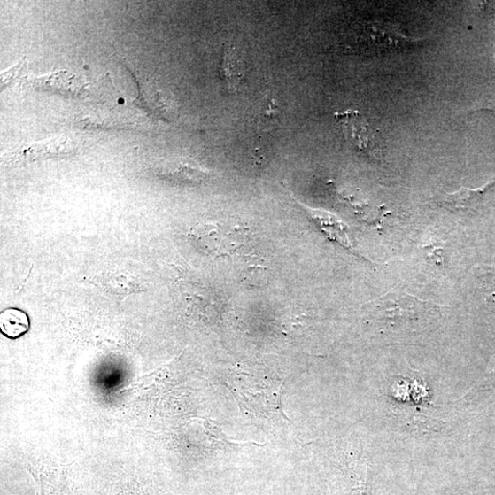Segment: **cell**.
Masks as SVG:
<instances>
[{"label": "cell", "mask_w": 495, "mask_h": 495, "mask_svg": "<svg viewBox=\"0 0 495 495\" xmlns=\"http://www.w3.org/2000/svg\"><path fill=\"white\" fill-rule=\"evenodd\" d=\"M495 201V178L478 189L462 188L454 193L442 195L437 203L452 213L476 215Z\"/></svg>", "instance_id": "obj_3"}, {"label": "cell", "mask_w": 495, "mask_h": 495, "mask_svg": "<svg viewBox=\"0 0 495 495\" xmlns=\"http://www.w3.org/2000/svg\"><path fill=\"white\" fill-rule=\"evenodd\" d=\"M303 207L330 240L340 244L350 251L354 250L349 228L340 218L323 210H318V208H312L307 205H303Z\"/></svg>", "instance_id": "obj_5"}, {"label": "cell", "mask_w": 495, "mask_h": 495, "mask_svg": "<svg viewBox=\"0 0 495 495\" xmlns=\"http://www.w3.org/2000/svg\"><path fill=\"white\" fill-rule=\"evenodd\" d=\"M448 306L393 290L368 304L370 319L382 331L413 332L430 325Z\"/></svg>", "instance_id": "obj_1"}, {"label": "cell", "mask_w": 495, "mask_h": 495, "mask_svg": "<svg viewBox=\"0 0 495 495\" xmlns=\"http://www.w3.org/2000/svg\"><path fill=\"white\" fill-rule=\"evenodd\" d=\"M424 251L427 255V258L430 260V262L434 266L439 267L445 265V257H446L445 249L439 246L431 245V246H427Z\"/></svg>", "instance_id": "obj_9"}, {"label": "cell", "mask_w": 495, "mask_h": 495, "mask_svg": "<svg viewBox=\"0 0 495 495\" xmlns=\"http://www.w3.org/2000/svg\"><path fill=\"white\" fill-rule=\"evenodd\" d=\"M336 117L341 119L351 143L360 151L377 159L381 151L377 145L375 130L369 122L356 112L337 114Z\"/></svg>", "instance_id": "obj_4"}, {"label": "cell", "mask_w": 495, "mask_h": 495, "mask_svg": "<svg viewBox=\"0 0 495 495\" xmlns=\"http://www.w3.org/2000/svg\"><path fill=\"white\" fill-rule=\"evenodd\" d=\"M71 148L63 138L56 139L41 144H35L31 148L25 150L24 153L32 159L40 158H50V156H59L69 152Z\"/></svg>", "instance_id": "obj_8"}, {"label": "cell", "mask_w": 495, "mask_h": 495, "mask_svg": "<svg viewBox=\"0 0 495 495\" xmlns=\"http://www.w3.org/2000/svg\"><path fill=\"white\" fill-rule=\"evenodd\" d=\"M30 329V320L25 312L17 308H8L0 315V329L10 338H17Z\"/></svg>", "instance_id": "obj_6"}, {"label": "cell", "mask_w": 495, "mask_h": 495, "mask_svg": "<svg viewBox=\"0 0 495 495\" xmlns=\"http://www.w3.org/2000/svg\"><path fill=\"white\" fill-rule=\"evenodd\" d=\"M220 73L228 89H236L242 80L243 66L233 51L226 50L220 64Z\"/></svg>", "instance_id": "obj_7"}, {"label": "cell", "mask_w": 495, "mask_h": 495, "mask_svg": "<svg viewBox=\"0 0 495 495\" xmlns=\"http://www.w3.org/2000/svg\"><path fill=\"white\" fill-rule=\"evenodd\" d=\"M488 111L492 112H495V110H488Z\"/></svg>", "instance_id": "obj_11"}, {"label": "cell", "mask_w": 495, "mask_h": 495, "mask_svg": "<svg viewBox=\"0 0 495 495\" xmlns=\"http://www.w3.org/2000/svg\"><path fill=\"white\" fill-rule=\"evenodd\" d=\"M191 244L213 256H228L237 252L248 243V229L239 224L201 222L189 232Z\"/></svg>", "instance_id": "obj_2"}, {"label": "cell", "mask_w": 495, "mask_h": 495, "mask_svg": "<svg viewBox=\"0 0 495 495\" xmlns=\"http://www.w3.org/2000/svg\"><path fill=\"white\" fill-rule=\"evenodd\" d=\"M471 495H490V491H477L474 494Z\"/></svg>", "instance_id": "obj_10"}]
</instances>
